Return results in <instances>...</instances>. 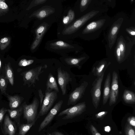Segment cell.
Instances as JSON below:
<instances>
[{
    "instance_id": "6da1fadb",
    "label": "cell",
    "mask_w": 135,
    "mask_h": 135,
    "mask_svg": "<svg viewBox=\"0 0 135 135\" xmlns=\"http://www.w3.org/2000/svg\"><path fill=\"white\" fill-rule=\"evenodd\" d=\"M99 12L98 11L93 10L84 15L70 25L65 28L62 31V33L68 35L75 32Z\"/></svg>"
},
{
    "instance_id": "7a4b0ae2",
    "label": "cell",
    "mask_w": 135,
    "mask_h": 135,
    "mask_svg": "<svg viewBox=\"0 0 135 135\" xmlns=\"http://www.w3.org/2000/svg\"><path fill=\"white\" fill-rule=\"evenodd\" d=\"M39 103L38 99L35 98L31 104L27 105L25 102L23 104V118L26 120L27 123L37 120Z\"/></svg>"
},
{
    "instance_id": "3957f363",
    "label": "cell",
    "mask_w": 135,
    "mask_h": 135,
    "mask_svg": "<svg viewBox=\"0 0 135 135\" xmlns=\"http://www.w3.org/2000/svg\"><path fill=\"white\" fill-rule=\"evenodd\" d=\"M57 98V92L55 91H49L46 90L44 97L37 119L47 114Z\"/></svg>"
},
{
    "instance_id": "277c9868",
    "label": "cell",
    "mask_w": 135,
    "mask_h": 135,
    "mask_svg": "<svg viewBox=\"0 0 135 135\" xmlns=\"http://www.w3.org/2000/svg\"><path fill=\"white\" fill-rule=\"evenodd\" d=\"M47 67L46 65H41L24 72L23 74L24 84H27L29 87L32 85H35L36 81L39 80L40 75L44 71V69Z\"/></svg>"
},
{
    "instance_id": "5b68a950",
    "label": "cell",
    "mask_w": 135,
    "mask_h": 135,
    "mask_svg": "<svg viewBox=\"0 0 135 135\" xmlns=\"http://www.w3.org/2000/svg\"><path fill=\"white\" fill-rule=\"evenodd\" d=\"M86 108L85 102L80 103L62 111L59 113L58 116L65 115L62 118V119H72L82 114L86 110Z\"/></svg>"
},
{
    "instance_id": "8992f818",
    "label": "cell",
    "mask_w": 135,
    "mask_h": 135,
    "mask_svg": "<svg viewBox=\"0 0 135 135\" xmlns=\"http://www.w3.org/2000/svg\"><path fill=\"white\" fill-rule=\"evenodd\" d=\"M104 74L96 79L93 84V87L90 91L92 103L96 109L98 108L100 102L101 86Z\"/></svg>"
},
{
    "instance_id": "52a82bcc",
    "label": "cell",
    "mask_w": 135,
    "mask_h": 135,
    "mask_svg": "<svg viewBox=\"0 0 135 135\" xmlns=\"http://www.w3.org/2000/svg\"><path fill=\"white\" fill-rule=\"evenodd\" d=\"M63 103L61 100L57 102L50 110L47 115L40 124L38 129L40 132L45 128L52 121L55 117L60 110Z\"/></svg>"
},
{
    "instance_id": "ba28073f",
    "label": "cell",
    "mask_w": 135,
    "mask_h": 135,
    "mask_svg": "<svg viewBox=\"0 0 135 135\" xmlns=\"http://www.w3.org/2000/svg\"><path fill=\"white\" fill-rule=\"evenodd\" d=\"M123 20L122 17L119 18L112 26L108 36V46L111 49L115 44L117 35Z\"/></svg>"
},
{
    "instance_id": "9c48e42d",
    "label": "cell",
    "mask_w": 135,
    "mask_h": 135,
    "mask_svg": "<svg viewBox=\"0 0 135 135\" xmlns=\"http://www.w3.org/2000/svg\"><path fill=\"white\" fill-rule=\"evenodd\" d=\"M88 84L87 82H83L70 93L68 101V105L75 104L80 100L84 95Z\"/></svg>"
},
{
    "instance_id": "30bf717a",
    "label": "cell",
    "mask_w": 135,
    "mask_h": 135,
    "mask_svg": "<svg viewBox=\"0 0 135 135\" xmlns=\"http://www.w3.org/2000/svg\"><path fill=\"white\" fill-rule=\"evenodd\" d=\"M119 95L118 76L117 73L115 71L112 74V81L110 89L109 105L110 106L116 102Z\"/></svg>"
},
{
    "instance_id": "8fae6325",
    "label": "cell",
    "mask_w": 135,
    "mask_h": 135,
    "mask_svg": "<svg viewBox=\"0 0 135 135\" xmlns=\"http://www.w3.org/2000/svg\"><path fill=\"white\" fill-rule=\"evenodd\" d=\"M57 80L58 84L61 90L62 95L65 94L67 84L71 81L72 79L69 74L66 71L62 70L60 67L57 69Z\"/></svg>"
},
{
    "instance_id": "7c38bea8",
    "label": "cell",
    "mask_w": 135,
    "mask_h": 135,
    "mask_svg": "<svg viewBox=\"0 0 135 135\" xmlns=\"http://www.w3.org/2000/svg\"><path fill=\"white\" fill-rule=\"evenodd\" d=\"M48 25L44 23L40 25L35 31L36 37L31 47V49L33 50L38 46L46 32Z\"/></svg>"
},
{
    "instance_id": "4fadbf2b",
    "label": "cell",
    "mask_w": 135,
    "mask_h": 135,
    "mask_svg": "<svg viewBox=\"0 0 135 135\" xmlns=\"http://www.w3.org/2000/svg\"><path fill=\"white\" fill-rule=\"evenodd\" d=\"M2 126L3 132L5 134L15 135L16 126L7 114L5 116L4 119Z\"/></svg>"
},
{
    "instance_id": "5bb4252c",
    "label": "cell",
    "mask_w": 135,
    "mask_h": 135,
    "mask_svg": "<svg viewBox=\"0 0 135 135\" xmlns=\"http://www.w3.org/2000/svg\"><path fill=\"white\" fill-rule=\"evenodd\" d=\"M105 20V19H101L90 23L83 30L82 33H89L99 29L103 26Z\"/></svg>"
},
{
    "instance_id": "9a60e30c",
    "label": "cell",
    "mask_w": 135,
    "mask_h": 135,
    "mask_svg": "<svg viewBox=\"0 0 135 135\" xmlns=\"http://www.w3.org/2000/svg\"><path fill=\"white\" fill-rule=\"evenodd\" d=\"M55 11L54 9L46 7L39 9L34 12L29 17H34L39 20H42L52 14Z\"/></svg>"
},
{
    "instance_id": "2e32d148",
    "label": "cell",
    "mask_w": 135,
    "mask_h": 135,
    "mask_svg": "<svg viewBox=\"0 0 135 135\" xmlns=\"http://www.w3.org/2000/svg\"><path fill=\"white\" fill-rule=\"evenodd\" d=\"M110 81L111 75L110 73H109L107 76L104 85L103 98V105L107 103L109 97Z\"/></svg>"
},
{
    "instance_id": "e0dca14e",
    "label": "cell",
    "mask_w": 135,
    "mask_h": 135,
    "mask_svg": "<svg viewBox=\"0 0 135 135\" xmlns=\"http://www.w3.org/2000/svg\"><path fill=\"white\" fill-rule=\"evenodd\" d=\"M6 94L9 101V106L11 109H15L18 107L23 99V97L18 95L12 96L7 94Z\"/></svg>"
},
{
    "instance_id": "ac0fdd59",
    "label": "cell",
    "mask_w": 135,
    "mask_h": 135,
    "mask_svg": "<svg viewBox=\"0 0 135 135\" xmlns=\"http://www.w3.org/2000/svg\"><path fill=\"white\" fill-rule=\"evenodd\" d=\"M46 91H55L58 92L59 90L56 79L52 75L49 74L46 84Z\"/></svg>"
},
{
    "instance_id": "d6986e66",
    "label": "cell",
    "mask_w": 135,
    "mask_h": 135,
    "mask_svg": "<svg viewBox=\"0 0 135 135\" xmlns=\"http://www.w3.org/2000/svg\"><path fill=\"white\" fill-rule=\"evenodd\" d=\"M23 104L21 106L17 109H7V112L8 113L10 117L16 122L18 125L20 124V117L23 113Z\"/></svg>"
},
{
    "instance_id": "ffe728a7",
    "label": "cell",
    "mask_w": 135,
    "mask_h": 135,
    "mask_svg": "<svg viewBox=\"0 0 135 135\" xmlns=\"http://www.w3.org/2000/svg\"><path fill=\"white\" fill-rule=\"evenodd\" d=\"M108 64L106 61H102L100 62L98 65L93 68L92 72L94 75L97 77H100L104 74L106 67L108 66Z\"/></svg>"
},
{
    "instance_id": "44dd1931",
    "label": "cell",
    "mask_w": 135,
    "mask_h": 135,
    "mask_svg": "<svg viewBox=\"0 0 135 135\" xmlns=\"http://www.w3.org/2000/svg\"><path fill=\"white\" fill-rule=\"evenodd\" d=\"M50 46L51 48L55 50H61L74 47L70 44L61 41L52 42L50 44Z\"/></svg>"
},
{
    "instance_id": "7402d4cb",
    "label": "cell",
    "mask_w": 135,
    "mask_h": 135,
    "mask_svg": "<svg viewBox=\"0 0 135 135\" xmlns=\"http://www.w3.org/2000/svg\"><path fill=\"white\" fill-rule=\"evenodd\" d=\"M123 98L124 101L126 103L130 104L135 103V94L131 91L127 89L124 90Z\"/></svg>"
},
{
    "instance_id": "603a6c76",
    "label": "cell",
    "mask_w": 135,
    "mask_h": 135,
    "mask_svg": "<svg viewBox=\"0 0 135 135\" xmlns=\"http://www.w3.org/2000/svg\"><path fill=\"white\" fill-rule=\"evenodd\" d=\"M117 44L118 45L120 49L122 63L125 60L126 51L125 41L122 36H120L118 38L117 41Z\"/></svg>"
},
{
    "instance_id": "cb8c5ba5",
    "label": "cell",
    "mask_w": 135,
    "mask_h": 135,
    "mask_svg": "<svg viewBox=\"0 0 135 135\" xmlns=\"http://www.w3.org/2000/svg\"><path fill=\"white\" fill-rule=\"evenodd\" d=\"M36 121L31 123L27 124H22L19 126L18 135H25L32 126L34 125Z\"/></svg>"
},
{
    "instance_id": "d4e9b609",
    "label": "cell",
    "mask_w": 135,
    "mask_h": 135,
    "mask_svg": "<svg viewBox=\"0 0 135 135\" xmlns=\"http://www.w3.org/2000/svg\"><path fill=\"white\" fill-rule=\"evenodd\" d=\"M85 57L84 56L79 58L72 57L66 58L64 60L68 65L75 66H79L80 62L85 59Z\"/></svg>"
},
{
    "instance_id": "484cf974",
    "label": "cell",
    "mask_w": 135,
    "mask_h": 135,
    "mask_svg": "<svg viewBox=\"0 0 135 135\" xmlns=\"http://www.w3.org/2000/svg\"><path fill=\"white\" fill-rule=\"evenodd\" d=\"M5 72L6 78L8 80L10 84L13 85L14 84L13 74L9 63H8L6 66Z\"/></svg>"
},
{
    "instance_id": "4316f807",
    "label": "cell",
    "mask_w": 135,
    "mask_h": 135,
    "mask_svg": "<svg viewBox=\"0 0 135 135\" xmlns=\"http://www.w3.org/2000/svg\"><path fill=\"white\" fill-rule=\"evenodd\" d=\"M75 14L74 11L72 9H70L68 11L67 15L64 16L63 19V22L64 24L67 25L70 23L74 20Z\"/></svg>"
},
{
    "instance_id": "83f0119b",
    "label": "cell",
    "mask_w": 135,
    "mask_h": 135,
    "mask_svg": "<svg viewBox=\"0 0 135 135\" xmlns=\"http://www.w3.org/2000/svg\"><path fill=\"white\" fill-rule=\"evenodd\" d=\"M7 85V79L3 76H0V90L2 94H6V92Z\"/></svg>"
},
{
    "instance_id": "f1b7e54d",
    "label": "cell",
    "mask_w": 135,
    "mask_h": 135,
    "mask_svg": "<svg viewBox=\"0 0 135 135\" xmlns=\"http://www.w3.org/2000/svg\"><path fill=\"white\" fill-rule=\"evenodd\" d=\"M4 0H0V16L4 15L9 11V7Z\"/></svg>"
},
{
    "instance_id": "f546056e",
    "label": "cell",
    "mask_w": 135,
    "mask_h": 135,
    "mask_svg": "<svg viewBox=\"0 0 135 135\" xmlns=\"http://www.w3.org/2000/svg\"><path fill=\"white\" fill-rule=\"evenodd\" d=\"M11 41V38L6 37L1 38L0 40V49L1 50L5 49L9 45Z\"/></svg>"
},
{
    "instance_id": "4dcf8cb0",
    "label": "cell",
    "mask_w": 135,
    "mask_h": 135,
    "mask_svg": "<svg viewBox=\"0 0 135 135\" xmlns=\"http://www.w3.org/2000/svg\"><path fill=\"white\" fill-rule=\"evenodd\" d=\"M124 132L125 135H135V129L128 122L125 125Z\"/></svg>"
},
{
    "instance_id": "1f68e13d",
    "label": "cell",
    "mask_w": 135,
    "mask_h": 135,
    "mask_svg": "<svg viewBox=\"0 0 135 135\" xmlns=\"http://www.w3.org/2000/svg\"><path fill=\"white\" fill-rule=\"evenodd\" d=\"M92 0H82L80 4V9L81 12H83L87 8Z\"/></svg>"
},
{
    "instance_id": "d6a6232c",
    "label": "cell",
    "mask_w": 135,
    "mask_h": 135,
    "mask_svg": "<svg viewBox=\"0 0 135 135\" xmlns=\"http://www.w3.org/2000/svg\"><path fill=\"white\" fill-rule=\"evenodd\" d=\"M46 0H34L32 1L30 5L27 8V10H29L32 7L38 5L42 4L45 2Z\"/></svg>"
},
{
    "instance_id": "836d02e7",
    "label": "cell",
    "mask_w": 135,
    "mask_h": 135,
    "mask_svg": "<svg viewBox=\"0 0 135 135\" xmlns=\"http://www.w3.org/2000/svg\"><path fill=\"white\" fill-rule=\"evenodd\" d=\"M34 61L33 60H27L25 59L21 60L18 63V65L20 66H25L32 64Z\"/></svg>"
},
{
    "instance_id": "e575fe53",
    "label": "cell",
    "mask_w": 135,
    "mask_h": 135,
    "mask_svg": "<svg viewBox=\"0 0 135 135\" xmlns=\"http://www.w3.org/2000/svg\"><path fill=\"white\" fill-rule=\"evenodd\" d=\"M126 31L135 39V29L134 27L127 28L126 29Z\"/></svg>"
},
{
    "instance_id": "d590c367",
    "label": "cell",
    "mask_w": 135,
    "mask_h": 135,
    "mask_svg": "<svg viewBox=\"0 0 135 135\" xmlns=\"http://www.w3.org/2000/svg\"><path fill=\"white\" fill-rule=\"evenodd\" d=\"M7 109L2 108L0 109V123H1L4 117V115L7 112Z\"/></svg>"
},
{
    "instance_id": "8d00e7d4",
    "label": "cell",
    "mask_w": 135,
    "mask_h": 135,
    "mask_svg": "<svg viewBox=\"0 0 135 135\" xmlns=\"http://www.w3.org/2000/svg\"><path fill=\"white\" fill-rule=\"evenodd\" d=\"M90 130L92 135H101L95 127L91 124L89 127ZM110 135H112L111 134Z\"/></svg>"
},
{
    "instance_id": "74e56055",
    "label": "cell",
    "mask_w": 135,
    "mask_h": 135,
    "mask_svg": "<svg viewBox=\"0 0 135 135\" xmlns=\"http://www.w3.org/2000/svg\"><path fill=\"white\" fill-rule=\"evenodd\" d=\"M128 122L134 128H135V118L134 116L130 117L127 119Z\"/></svg>"
},
{
    "instance_id": "f35d334b",
    "label": "cell",
    "mask_w": 135,
    "mask_h": 135,
    "mask_svg": "<svg viewBox=\"0 0 135 135\" xmlns=\"http://www.w3.org/2000/svg\"><path fill=\"white\" fill-rule=\"evenodd\" d=\"M38 93L40 99V106L41 107L43 102L44 96L42 93L41 90V89H39L38 90Z\"/></svg>"
},
{
    "instance_id": "ab89813d",
    "label": "cell",
    "mask_w": 135,
    "mask_h": 135,
    "mask_svg": "<svg viewBox=\"0 0 135 135\" xmlns=\"http://www.w3.org/2000/svg\"><path fill=\"white\" fill-rule=\"evenodd\" d=\"M108 113L107 111H102L97 114L95 116L97 118H100L105 115Z\"/></svg>"
},
{
    "instance_id": "60d3db41",
    "label": "cell",
    "mask_w": 135,
    "mask_h": 135,
    "mask_svg": "<svg viewBox=\"0 0 135 135\" xmlns=\"http://www.w3.org/2000/svg\"><path fill=\"white\" fill-rule=\"evenodd\" d=\"M51 135H64V134L61 132L55 131L52 133Z\"/></svg>"
},
{
    "instance_id": "b9f144b4",
    "label": "cell",
    "mask_w": 135,
    "mask_h": 135,
    "mask_svg": "<svg viewBox=\"0 0 135 135\" xmlns=\"http://www.w3.org/2000/svg\"><path fill=\"white\" fill-rule=\"evenodd\" d=\"M104 130L105 131L108 132L110 130V128L109 126H106L104 128Z\"/></svg>"
},
{
    "instance_id": "7bdbcfd3",
    "label": "cell",
    "mask_w": 135,
    "mask_h": 135,
    "mask_svg": "<svg viewBox=\"0 0 135 135\" xmlns=\"http://www.w3.org/2000/svg\"><path fill=\"white\" fill-rule=\"evenodd\" d=\"M1 59L0 58V69H1Z\"/></svg>"
},
{
    "instance_id": "ee69618b",
    "label": "cell",
    "mask_w": 135,
    "mask_h": 135,
    "mask_svg": "<svg viewBox=\"0 0 135 135\" xmlns=\"http://www.w3.org/2000/svg\"><path fill=\"white\" fill-rule=\"evenodd\" d=\"M46 135V134H43V135Z\"/></svg>"
},
{
    "instance_id": "f6af8a7d",
    "label": "cell",
    "mask_w": 135,
    "mask_h": 135,
    "mask_svg": "<svg viewBox=\"0 0 135 135\" xmlns=\"http://www.w3.org/2000/svg\"><path fill=\"white\" fill-rule=\"evenodd\" d=\"M28 135H29V134H28Z\"/></svg>"
}]
</instances>
